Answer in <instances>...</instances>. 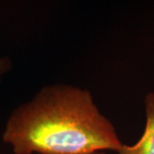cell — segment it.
I'll list each match as a JSON object with an SVG mask.
<instances>
[{"mask_svg": "<svg viewBox=\"0 0 154 154\" xmlns=\"http://www.w3.org/2000/svg\"><path fill=\"white\" fill-rule=\"evenodd\" d=\"M4 142L15 154H96L123 144L91 93L65 84L45 86L6 122Z\"/></svg>", "mask_w": 154, "mask_h": 154, "instance_id": "6da1fadb", "label": "cell"}, {"mask_svg": "<svg viewBox=\"0 0 154 154\" xmlns=\"http://www.w3.org/2000/svg\"><path fill=\"white\" fill-rule=\"evenodd\" d=\"M146 127L143 134L136 143L124 145L119 154H154V93H149L145 98Z\"/></svg>", "mask_w": 154, "mask_h": 154, "instance_id": "7a4b0ae2", "label": "cell"}, {"mask_svg": "<svg viewBox=\"0 0 154 154\" xmlns=\"http://www.w3.org/2000/svg\"><path fill=\"white\" fill-rule=\"evenodd\" d=\"M11 69V60L8 57H0V80Z\"/></svg>", "mask_w": 154, "mask_h": 154, "instance_id": "3957f363", "label": "cell"}, {"mask_svg": "<svg viewBox=\"0 0 154 154\" xmlns=\"http://www.w3.org/2000/svg\"><path fill=\"white\" fill-rule=\"evenodd\" d=\"M96 154H105L104 152H98V153H96Z\"/></svg>", "mask_w": 154, "mask_h": 154, "instance_id": "277c9868", "label": "cell"}]
</instances>
